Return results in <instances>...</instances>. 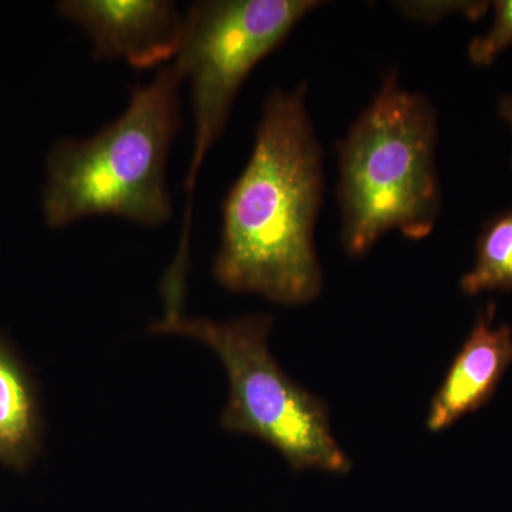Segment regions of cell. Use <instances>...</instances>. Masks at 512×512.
I'll return each mask as SVG.
<instances>
[{"instance_id": "cell-1", "label": "cell", "mask_w": 512, "mask_h": 512, "mask_svg": "<svg viewBox=\"0 0 512 512\" xmlns=\"http://www.w3.org/2000/svg\"><path fill=\"white\" fill-rule=\"evenodd\" d=\"M305 83L269 94L247 167L222 204L218 284L285 306L322 291L315 251L323 194L322 150L306 110Z\"/></svg>"}, {"instance_id": "cell-2", "label": "cell", "mask_w": 512, "mask_h": 512, "mask_svg": "<svg viewBox=\"0 0 512 512\" xmlns=\"http://www.w3.org/2000/svg\"><path fill=\"white\" fill-rule=\"evenodd\" d=\"M174 63L131 89L127 109L89 138H64L47 158L43 211L53 228L84 218H124L144 227L170 220L174 205L167 163L183 127Z\"/></svg>"}, {"instance_id": "cell-3", "label": "cell", "mask_w": 512, "mask_h": 512, "mask_svg": "<svg viewBox=\"0 0 512 512\" xmlns=\"http://www.w3.org/2000/svg\"><path fill=\"white\" fill-rule=\"evenodd\" d=\"M437 116L427 97L407 92L399 73L384 76L379 93L339 144L342 244L365 255L393 229L429 237L439 218Z\"/></svg>"}, {"instance_id": "cell-4", "label": "cell", "mask_w": 512, "mask_h": 512, "mask_svg": "<svg viewBox=\"0 0 512 512\" xmlns=\"http://www.w3.org/2000/svg\"><path fill=\"white\" fill-rule=\"evenodd\" d=\"M272 325V316L261 313L218 322L175 311L164 312L150 330L200 340L217 353L229 382L225 430L265 441L295 471L348 474L352 460L333 436L328 406L293 382L269 352Z\"/></svg>"}, {"instance_id": "cell-5", "label": "cell", "mask_w": 512, "mask_h": 512, "mask_svg": "<svg viewBox=\"0 0 512 512\" xmlns=\"http://www.w3.org/2000/svg\"><path fill=\"white\" fill-rule=\"evenodd\" d=\"M320 5L318 0H201L184 15L183 42L173 63L191 86L194 150L185 178L187 207L178 258L190 256L198 174L227 127L242 84Z\"/></svg>"}, {"instance_id": "cell-6", "label": "cell", "mask_w": 512, "mask_h": 512, "mask_svg": "<svg viewBox=\"0 0 512 512\" xmlns=\"http://www.w3.org/2000/svg\"><path fill=\"white\" fill-rule=\"evenodd\" d=\"M60 15L93 43L94 60H119L136 69L174 62L185 16L168 0H64Z\"/></svg>"}, {"instance_id": "cell-7", "label": "cell", "mask_w": 512, "mask_h": 512, "mask_svg": "<svg viewBox=\"0 0 512 512\" xmlns=\"http://www.w3.org/2000/svg\"><path fill=\"white\" fill-rule=\"evenodd\" d=\"M494 302L478 312L476 323L443 383L431 400L427 429H450L467 414L477 412L493 399L512 363V329L495 326Z\"/></svg>"}, {"instance_id": "cell-8", "label": "cell", "mask_w": 512, "mask_h": 512, "mask_svg": "<svg viewBox=\"0 0 512 512\" xmlns=\"http://www.w3.org/2000/svg\"><path fill=\"white\" fill-rule=\"evenodd\" d=\"M35 392L19 360L0 343V460L22 467L39 444Z\"/></svg>"}, {"instance_id": "cell-9", "label": "cell", "mask_w": 512, "mask_h": 512, "mask_svg": "<svg viewBox=\"0 0 512 512\" xmlns=\"http://www.w3.org/2000/svg\"><path fill=\"white\" fill-rule=\"evenodd\" d=\"M468 296L512 291V210L485 222L477 239L476 264L460 281Z\"/></svg>"}, {"instance_id": "cell-10", "label": "cell", "mask_w": 512, "mask_h": 512, "mask_svg": "<svg viewBox=\"0 0 512 512\" xmlns=\"http://www.w3.org/2000/svg\"><path fill=\"white\" fill-rule=\"evenodd\" d=\"M493 28L485 36L476 37L468 46V57L476 66H490L495 57L512 46V0L494 2Z\"/></svg>"}, {"instance_id": "cell-11", "label": "cell", "mask_w": 512, "mask_h": 512, "mask_svg": "<svg viewBox=\"0 0 512 512\" xmlns=\"http://www.w3.org/2000/svg\"><path fill=\"white\" fill-rule=\"evenodd\" d=\"M396 5L407 18L426 23L437 22L451 13L480 19L488 8L487 2H397Z\"/></svg>"}, {"instance_id": "cell-12", "label": "cell", "mask_w": 512, "mask_h": 512, "mask_svg": "<svg viewBox=\"0 0 512 512\" xmlns=\"http://www.w3.org/2000/svg\"><path fill=\"white\" fill-rule=\"evenodd\" d=\"M498 114L512 128V96L501 97L498 103Z\"/></svg>"}]
</instances>
